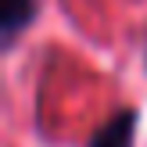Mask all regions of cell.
I'll use <instances>...</instances> for the list:
<instances>
[{"label": "cell", "instance_id": "6da1fadb", "mask_svg": "<svg viewBox=\"0 0 147 147\" xmlns=\"http://www.w3.org/2000/svg\"><path fill=\"white\" fill-rule=\"evenodd\" d=\"M40 14V0H0V43L11 50Z\"/></svg>", "mask_w": 147, "mask_h": 147}, {"label": "cell", "instance_id": "7a4b0ae2", "mask_svg": "<svg viewBox=\"0 0 147 147\" xmlns=\"http://www.w3.org/2000/svg\"><path fill=\"white\" fill-rule=\"evenodd\" d=\"M133 144H136V111L133 108H122L100 129H93L86 147H133Z\"/></svg>", "mask_w": 147, "mask_h": 147}, {"label": "cell", "instance_id": "3957f363", "mask_svg": "<svg viewBox=\"0 0 147 147\" xmlns=\"http://www.w3.org/2000/svg\"><path fill=\"white\" fill-rule=\"evenodd\" d=\"M144 57H147V54H144Z\"/></svg>", "mask_w": 147, "mask_h": 147}]
</instances>
